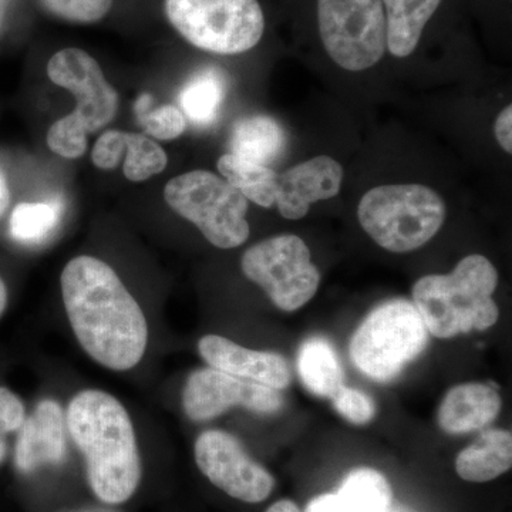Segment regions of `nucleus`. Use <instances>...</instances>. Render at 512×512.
<instances>
[{
    "mask_svg": "<svg viewBox=\"0 0 512 512\" xmlns=\"http://www.w3.org/2000/svg\"><path fill=\"white\" fill-rule=\"evenodd\" d=\"M429 345V332L416 306L392 299L373 309L350 339L353 365L375 382H390Z\"/></svg>",
    "mask_w": 512,
    "mask_h": 512,
    "instance_id": "nucleus-5",
    "label": "nucleus"
},
{
    "mask_svg": "<svg viewBox=\"0 0 512 512\" xmlns=\"http://www.w3.org/2000/svg\"><path fill=\"white\" fill-rule=\"evenodd\" d=\"M66 456L63 410L55 400H43L20 427L16 467L32 473L43 464H59Z\"/></svg>",
    "mask_w": 512,
    "mask_h": 512,
    "instance_id": "nucleus-15",
    "label": "nucleus"
},
{
    "mask_svg": "<svg viewBox=\"0 0 512 512\" xmlns=\"http://www.w3.org/2000/svg\"><path fill=\"white\" fill-rule=\"evenodd\" d=\"M503 407L494 387L484 383L457 384L448 390L437 413L440 429L447 434H467L493 423Z\"/></svg>",
    "mask_w": 512,
    "mask_h": 512,
    "instance_id": "nucleus-16",
    "label": "nucleus"
},
{
    "mask_svg": "<svg viewBox=\"0 0 512 512\" xmlns=\"http://www.w3.org/2000/svg\"><path fill=\"white\" fill-rule=\"evenodd\" d=\"M387 50L397 59L412 55L441 0H382Z\"/></svg>",
    "mask_w": 512,
    "mask_h": 512,
    "instance_id": "nucleus-18",
    "label": "nucleus"
},
{
    "mask_svg": "<svg viewBox=\"0 0 512 512\" xmlns=\"http://www.w3.org/2000/svg\"><path fill=\"white\" fill-rule=\"evenodd\" d=\"M67 427L87 464V480L103 503H126L141 480L133 423L123 404L101 390H83L67 409Z\"/></svg>",
    "mask_w": 512,
    "mask_h": 512,
    "instance_id": "nucleus-2",
    "label": "nucleus"
},
{
    "mask_svg": "<svg viewBox=\"0 0 512 512\" xmlns=\"http://www.w3.org/2000/svg\"><path fill=\"white\" fill-rule=\"evenodd\" d=\"M330 400L336 412L356 426H365L375 419L376 404L372 397L367 396L362 390L343 384Z\"/></svg>",
    "mask_w": 512,
    "mask_h": 512,
    "instance_id": "nucleus-28",
    "label": "nucleus"
},
{
    "mask_svg": "<svg viewBox=\"0 0 512 512\" xmlns=\"http://www.w3.org/2000/svg\"><path fill=\"white\" fill-rule=\"evenodd\" d=\"M286 147L284 128L269 116H252L239 120L229 138L231 154L252 163H275Z\"/></svg>",
    "mask_w": 512,
    "mask_h": 512,
    "instance_id": "nucleus-19",
    "label": "nucleus"
},
{
    "mask_svg": "<svg viewBox=\"0 0 512 512\" xmlns=\"http://www.w3.org/2000/svg\"><path fill=\"white\" fill-rule=\"evenodd\" d=\"M320 40L338 66L363 72L387 50L382 0H318Z\"/></svg>",
    "mask_w": 512,
    "mask_h": 512,
    "instance_id": "nucleus-9",
    "label": "nucleus"
},
{
    "mask_svg": "<svg viewBox=\"0 0 512 512\" xmlns=\"http://www.w3.org/2000/svg\"><path fill=\"white\" fill-rule=\"evenodd\" d=\"M298 372L303 386L322 399H332L345 380L338 353L329 340L319 336L302 343L298 353Z\"/></svg>",
    "mask_w": 512,
    "mask_h": 512,
    "instance_id": "nucleus-20",
    "label": "nucleus"
},
{
    "mask_svg": "<svg viewBox=\"0 0 512 512\" xmlns=\"http://www.w3.org/2000/svg\"><path fill=\"white\" fill-rule=\"evenodd\" d=\"M123 131H106L97 140L93 150V163L101 170H113L119 164L121 156L126 151Z\"/></svg>",
    "mask_w": 512,
    "mask_h": 512,
    "instance_id": "nucleus-30",
    "label": "nucleus"
},
{
    "mask_svg": "<svg viewBox=\"0 0 512 512\" xmlns=\"http://www.w3.org/2000/svg\"><path fill=\"white\" fill-rule=\"evenodd\" d=\"M241 406L249 412L272 416L282 412L284 397L279 390L239 379L214 367L192 372L183 390V409L192 421H207Z\"/></svg>",
    "mask_w": 512,
    "mask_h": 512,
    "instance_id": "nucleus-11",
    "label": "nucleus"
},
{
    "mask_svg": "<svg viewBox=\"0 0 512 512\" xmlns=\"http://www.w3.org/2000/svg\"><path fill=\"white\" fill-rule=\"evenodd\" d=\"M10 202V192L8 183H6L5 175L0 173V217L5 214V211L8 210Z\"/></svg>",
    "mask_w": 512,
    "mask_h": 512,
    "instance_id": "nucleus-34",
    "label": "nucleus"
},
{
    "mask_svg": "<svg viewBox=\"0 0 512 512\" xmlns=\"http://www.w3.org/2000/svg\"><path fill=\"white\" fill-rule=\"evenodd\" d=\"M63 204L60 201L23 202L12 212L10 234L23 244L45 241L62 220Z\"/></svg>",
    "mask_w": 512,
    "mask_h": 512,
    "instance_id": "nucleus-24",
    "label": "nucleus"
},
{
    "mask_svg": "<svg viewBox=\"0 0 512 512\" xmlns=\"http://www.w3.org/2000/svg\"><path fill=\"white\" fill-rule=\"evenodd\" d=\"M498 272L483 255H468L446 275H426L413 286V305L427 332L450 339L471 330H487L500 311L493 299Z\"/></svg>",
    "mask_w": 512,
    "mask_h": 512,
    "instance_id": "nucleus-3",
    "label": "nucleus"
},
{
    "mask_svg": "<svg viewBox=\"0 0 512 512\" xmlns=\"http://www.w3.org/2000/svg\"><path fill=\"white\" fill-rule=\"evenodd\" d=\"M194 456L201 473L235 500L262 503L274 490V476L227 431H204L195 441Z\"/></svg>",
    "mask_w": 512,
    "mask_h": 512,
    "instance_id": "nucleus-10",
    "label": "nucleus"
},
{
    "mask_svg": "<svg viewBox=\"0 0 512 512\" xmlns=\"http://www.w3.org/2000/svg\"><path fill=\"white\" fill-rule=\"evenodd\" d=\"M266 512H302L291 500H281L278 503L272 504Z\"/></svg>",
    "mask_w": 512,
    "mask_h": 512,
    "instance_id": "nucleus-35",
    "label": "nucleus"
},
{
    "mask_svg": "<svg viewBox=\"0 0 512 512\" xmlns=\"http://www.w3.org/2000/svg\"><path fill=\"white\" fill-rule=\"evenodd\" d=\"M6 450H8V448H6V441L3 439V433H0V464L5 460Z\"/></svg>",
    "mask_w": 512,
    "mask_h": 512,
    "instance_id": "nucleus-37",
    "label": "nucleus"
},
{
    "mask_svg": "<svg viewBox=\"0 0 512 512\" xmlns=\"http://www.w3.org/2000/svg\"><path fill=\"white\" fill-rule=\"evenodd\" d=\"M60 282L67 318L87 355L116 372L136 367L147 349V319L114 269L93 256H77Z\"/></svg>",
    "mask_w": 512,
    "mask_h": 512,
    "instance_id": "nucleus-1",
    "label": "nucleus"
},
{
    "mask_svg": "<svg viewBox=\"0 0 512 512\" xmlns=\"http://www.w3.org/2000/svg\"><path fill=\"white\" fill-rule=\"evenodd\" d=\"M25 420L22 400L6 387H0V433L20 430Z\"/></svg>",
    "mask_w": 512,
    "mask_h": 512,
    "instance_id": "nucleus-31",
    "label": "nucleus"
},
{
    "mask_svg": "<svg viewBox=\"0 0 512 512\" xmlns=\"http://www.w3.org/2000/svg\"><path fill=\"white\" fill-rule=\"evenodd\" d=\"M336 494L348 512H387L393 501L392 485L373 468L350 471Z\"/></svg>",
    "mask_w": 512,
    "mask_h": 512,
    "instance_id": "nucleus-23",
    "label": "nucleus"
},
{
    "mask_svg": "<svg viewBox=\"0 0 512 512\" xmlns=\"http://www.w3.org/2000/svg\"><path fill=\"white\" fill-rule=\"evenodd\" d=\"M6 2H8V0H6Z\"/></svg>",
    "mask_w": 512,
    "mask_h": 512,
    "instance_id": "nucleus-39",
    "label": "nucleus"
},
{
    "mask_svg": "<svg viewBox=\"0 0 512 512\" xmlns=\"http://www.w3.org/2000/svg\"><path fill=\"white\" fill-rule=\"evenodd\" d=\"M87 131L79 120L69 114L50 127L47 133V146L57 156L64 158H79L86 153Z\"/></svg>",
    "mask_w": 512,
    "mask_h": 512,
    "instance_id": "nucleus-27",
    "label": "nucleus"
},
{
    "mask_svg": "<svg viewBox=\"0 0 512 512\" xmlns=\"http://www.w3.org/2000/svg\"><path fill=\"white\" fill-rule=\"evenodd\" d=\"M165 13L192 46L217 55L248 52L265 32L258 0H165Z\"/></svg>",
    "mask_w": 512,
    "mask_h": 512,
    "instance_id": "nucleus-7",
    "label": "nucleus"
},
{
    "mask_svg": "<svg viewBox=\"0 0 512 512\" xmlns=\"http://www.w3.org/2000/svg\"><path fill=\"white\" fill-rule=\"evenodd\" d=\"M6 303H8V289H6L5 282L0 279V316L5 312Z\"/></svg>",
    "mask_w": 512,
    "mask_h": 512,
    "instance_id": "nucleus-36",
    "label": "nucleus"
},
{
    "mask_svg": "<svg viewBox=\"0 0 512 512\" xmlns=\"http://www.w3.org/2000/svg\"><path fill=\"white\" fill-rule=\"evenodd\" d=\"M495 138L498 144L503 147L507 154L512 153V106L508 104L500 114L494 124Z\"/></svg>",
    "mask_w": 512,
    "mask_h": 512,
    "instance_id": "nucleus-32",
    "label": "nucleus"
},
{
    "mask_svg": "<svg viewBox=\"0 0 512 512\" xmlns=\"http://www.w3.org/2000/svg\"><path fill=\"white\" fill-rule=\"evenodd\" d=\"M6 0H0V28H2L3 18H5Z\"/></svg>",
    "mask_w": 512,
    "mask_h": 512,
    "instance_id": "nucleus-38",
    "label": "nucleus"
},
{
    "mask_svg": "<svg viewBox=\"0 0 512 512\" xmlns=\"http://www.w3.org/2000/svg\"><path fill=\"white\" fill-rule=\"evenodd\" d=\"M198 352L210 367L239 379L275 390H284L292 382L288 360L279 353L247 349L218 335L204 336L198 342Z\"/></svg>",
    "mask_w": 512,
    "mask_h": 512,
    "instance_id": "nucleus-14",
    "label": "nucleus"
},
{
    "mask_svg": "<svg viewBox=\"0 0 512 512\" xmlns=\"http://www.w3.org/2000/svg\"><path fill=\"white\" fill-rule=\"evenodd\" d=\"M127 157L124 175L134 183L146 181L153 175L163 173L167 167V154L163 148L143 134H124Z\"/></svg>",
    "mask_w": 512,
    "mask_h": 512,
    "instance_id": "nucleus-25",
    "label": "nucleus"
},
{
    "mask_svg": "<svg viewBox=\"0 0 512 512\" xmlns=\"http://www.w3.org/2000/svg\"><path fill=\"white\" fill-rule=\"evenodd\" d=\"M342 165L335 158L319 156L278 174L275 205L286 220L306 217L312 204L330 200L342 187Z\"/></svg>",
    "mask_w": 512,
    "mask_h": 512,
    "instance_id": "nucleus-13",
    "label": "nucleus"
},
{
    "mask_svg": "<svg viewBox=\"0 0 512 512\" xmlns=\"http://www.w3.org/2000/svg\"><path fill=\"white\" fill-rule=\"evenodd\" d=\"M47 74L76 97L72 114L87 133L100 130L116 116L119 96L89 53L74 47L56 53L47 63Z\"/></svg>",
    "mask_w": 512,
    "mask_h": 512,
    "instance_id": "nucleus-12",
    "label": "nucleus"
},
{
    "mask_svg": "<svg viewBox=\"0 0 512 512\" xmlns=\"http://www.w3.org/2000/svg\"><path fill=\"white\" fill-rule=\"evenodd\" d=\"M150 104L151 97L148 94H143L136 104L138 120L148 136L158 140H174L184 133L187 121L177 107L167 104L150 110Z\"/></svg>",
    "mask_w": 512,
    "mask_h": 512,
    "instance_id": "nucleus-26",
    "label": "nucleus"
},
{
    "mask_svg": "<svg viewBox=\"0 0 512 512\" xmlns=\"http://www.w3.org/2000/svg\"><path fill=\"white\" fill-rule=\"evenodd\" d=\"M47 9L72 22L92 23L109 13L113 0H42Z\"/></svg>",
    "mask_w": 512,
    "mask_h": 512,
    "instance_id": "nucleus-29",
    "label": "nucleus"
},
{
    "mask_svg": "<svg viewBox=\"0 0 512 512\" xmlns=\"http://www.w3.org/2000/svg\"><path fill=\"white\" fill-rule=\"evenodd\" d=\"M217 167L224 180L241 192L248 201L259 207H274L278 174L271 167L252 163L231 153L222 156Z\"/></svg>",
    "mask_w": 512,
    "mask_h": 512,
    "instance_id": "nucleus-22",
    "label": "nucleus"
},
{
    "mask_svg": "<svg viewBox=\"0 0 512 512\" xmlns=\"http://www.w3.org/2000/svg\"><path fill=\"white\" fill-rule=\"evenodd\" d=\"M305 512H348L338 494H323L313 498Z\"/></svg>",
    "mask_w": 512,
    "mask_h": 512,
    "instance_id": "nucleus-33",
    "label": "nucleus"
},
{
    "mask_svg": "<svg viewBox=\"0 0 512 512\" xmlns=\"http://www.w3.org/2000/svg\"><path fill=\"white\" fill-rule=\"evenodd\" d=\"M227 96V76L215 67L201 70L185 83L181 90L180 106L195 126H211L220 116Z\"/></svg>",
    "mask_w": 512,
    "mask_h": 512,
    "instance_id": "nucleus-21",
    "label": "nucleus"
},
{
    "mask_svg": "<svg viewBox=\"0 0 512 512\" xmlns=\"http://www.w3.org/2000/svg\"><path fill=\"white\" fill-rule=\"evenodd\" d=\"M511 466L512 436L501 429L484 431L456 460L458 477L468 483H488L510 471Z\"/></svg>",
    "mask_w": 512,
    "mask_h": 512,
    "instance_id": "nucleus-17",
    "label": "nucleus"
},
{
    "mask_svg": "<svg viewBox=\"0 0 512 512\" xmlns=\"http://www.w3.org/2000/svg\"><path fill=\"white\" fill-rule=\"evenodd\" d=\"M447 217L439 192L421 184L372 188L357 205V218L379 247L394 254L416 251L431 241Z\"/></svg>",
    "mask_w": 512,
    "mask_h": 512,
    "instance_id": "nucleus-4",
    "label": "nucleus"
},
{
    "mask_svg": "<svg viewBox=\"0 0 512 512\" xmlns=\"http://www.w3.org/2000/svg\"><path fill=\"white\" fill-rule=\"evenodd\" d=\"M241 268L249 281L261 286L276 308L295 312L318 292L320 271L311 249L298 235L264 239L245 251Z\"/></svg>",
    "mask_w": 512,
    "mask_h": 512,
    "instance_id": "nucleus-8",
    "label": "nucleus"
},
{
    "mask_svg": "<svg viewBox=\"0 0 512 512\" xmlns=\"http://www.w3.org/2000/svg\"><path fill=\"white\" fill-rule=\"evenodd\" d=\"M164 198L178 215L197 225L214 247H241L249 238L247 198L210 171L178 175L165 185Z\"/></svg>",
    "mask_w": 512,
    "mask_h": 512,
    "instance_id": "nucleus-6",
    "label": "nucleus"
}]
</instances>
